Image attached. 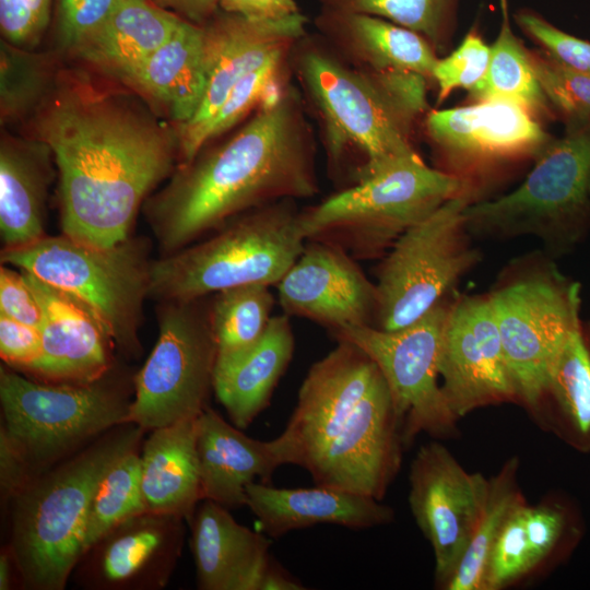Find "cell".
Returning a JSON list of instances; mask_svg holds the SVG:
<instances>
[{
  "mask_svg": "<svg viewBox=\"0 0 590 590\" xmlns=\"http://www.w3.org/2000/svg\"><path fill=\"white\" fill-rule=\"evenodd\" d=\"M517 460L507 462L489 481L484 511L456 571L446 583L448 590H482L486 562L505 520L522 503L516 488Z\"/></svg>",
  "mask_w": 590,
  "mask_h": 590,
  "instance_id": "35",
  "label": "cell"
},
{
  "mask_svg": "<svg viewBox=\"0 0 590 590\" xmlns=\"http://www.w3.org/2000/svg\"><path fill=\"white\" fill-rule=\"evenodd\" d=\"M589 192H590V178H589Z\"/></svg>",
  "mask_w": 590,
  "mask_h": 590,
  "instance_id": "53",
  "label": "cell"
},
{
  "mask_svg": "<svg viewBox=\"0 0 590 590\" xmlns=\"http://www.w3.org/2000/svg\"><path fill=\"white\" fill-rule=\"evenodd\" d=\"M182 13L192 23L202 25L215 13L220 0H158Z\"/></svg>",
  "mask_w": 590,
  "mask_h": 590,
  "instance_id": "50",
  "label": "cell"
},
{
  "mask_svg": "<svg viewBox=\"0 0 590 590\" xmlns=\"http://www.w3.org/2000/svg\"><path fill=\"white\" fill-rule=\"evenodd\" d=\"M536 79L565 125L590 121V75L570 69L544 51H530Z\"/></svg>",
  "mask_w": 590,
  "mask_h": 590,
  "instance_id": "39",
  "label": "cell"
},
{
  "mask_svg": "<svg viewBox=\"0 0 590 590\" xmlns=\"http://www.w3.org/2000/svg\"><path fill=\"white\" fill-rule=\"evenodd\" d=\"M274 305L270 286L248 284L214 294L210 306L217 356L238 353L266 331Z\"/></svg>",
  "mask_w": 590,
  "mask_h": 590,
  "instance_id": "32",
  "label": "cell"
},
{
  "mask_svg": "<svg viewBox=\"0 0 590 590\" xmlns=\"http://www.w3.org/2000/svg\"><path fill=\"white\" fill-rule=\"evenodd\" d=\"M32 472L8 437L0 430V495L7 509L10 500L30 482Z\"/></svg>",
  "mask_w": 590,
  "mask_h": 590,
  "instance_id": "48",
  "label": "cell"
},
{
  "mask_svg": "<svg viewBox=\"0 0 590 590\" xmlns=\"http://www.w3.org/2000/svg\"><path fill=\"white\" fill-rule=\"evenodd\" d=\"M40 330L0 315V355L11 368L22 371L39 356Z\"/></svg>",
  "mask_w": 590,
  "mask_h": 590,
  "instance_id": "47",
  "label": "cell"
},
{
  "mask_svg": "<svg viewBox=\"0 0 590 590\" xmlns=\"http://www.w3.org/2000/svg\"><path fill=\"white\" fill-rule=\"evenodd\" d=\"M294 346L290 318L284 314L272 316L263 334L249 347L216 357L213 391L235 426L246 428L269 405Z\"/></svg>",
  "mask_w": 590,
  "mask_h": 590,
  "instance_id": "25",
  "label": "cell"
},
{
  "mask_svg": "<svg viewBox=\"0 0 590 590\" xmlns=\"http://www.w3.org/2000/svg\"><path fill=\"white\" fill-rule=\"evenodd\" d=\"M315 25L326 44L351 64L408 70L433 81L436 50L414 31L373 15L323 9Z\"/></svg>",
  "mask_w": 590,
  "mask_h": 590,
  "instance_id": "26",
  "label": "cell"
},
{
  "mask_svg": "<svg viewBox=\"0 0 590 590\" xmlns=\"http://www.w3.org/2000/svg\"><path fill=\"white\" fill-rule=\"evenodd\" d=\"M500 27L489 46V62L483 79L469 91L473 103L505 99L517 103L536 118L552 116L554 109L534 73L530 50L512 33L508 0H498Z\"/></svg>",
  "mask_w": 590,
  "mask_h": 590,
  "instance_id": "31",
  "label": "cell"
},
{
  "mask_svg": "<svg viewBox=\"0 0 590 590\" xmlns=\"http://www.w3.org/2000/svg\"><path fill=\"white\" fill-rule=\"evenodd\" d=\"M51 0H0V27L4 39L25 48L45 31Z\"/></svg>",
  "mask_w": 590,
  "mask_h": 590,
  "instance_id": "44",
  "label": "cell"
},
{
  "mask_svg": "<svg viewBox=\"0 0 590 590\" xmlns=\"http://www.w3.org/2000/svg\"><path fill=\"white\" fill-rule=\"evenodd\" d=\"M276 286L278 300L287 316L307 318L331 332L375 324L376 284L338 246L307 240Z\"/></svg>",
  "mask_w": 590,
  "mask_h": 590,
  "instance_id": "20",
  "label": "cell"
},
{
  "mask_svg": "<svg viewBox=\"0 0 590 590\" xmlns=\"http://www.w3.org/2000/svg\"><path fill=\"white\" fill-rule=\"evenodd\" d=\"M19 579L17 569L8 545L0 552V590L13 588L14 580Z\"/></svg>",
  "mask_w": 590,
  "mask_h": 590,
  "instance_id": "52",
  "label": "cell"
},
{
  "mask_svg": "<svg viewBox=\"0 0 590 590\" xmlns=\"http://www.w3.org/2000/svg\"><path fill=\"white\" fill-rule=\"evenodd\" d=\"M219 7L256 20H280L299 13L295 0H220Z\"/></svg>",
  "mask_w": 590,
  "mask_h": 590,
  "instance_id": "49",
  "label": "cell"
},
{
  "mask_svg": "<svg viewBox=\"0 0 590 590\" xmlns=\"http://www.w3.org/2000/svg\"><path fill=\"white\" fill-rule=\"evenodd\" d=\"M197 418L151 430L141 448L146 510L176 515L187 523L203 500L196 447Z\"/></svg>",
  "mask_w": 590,
  "mask_h": 590,
  "instance_id": "27",
  "label": "cell"
},
{
  "mask_svg": "<svg viewBox=\"0 0 590 590\" xmlns=\"http://www.w3.org/2000/svg\"><path fill=\"white\" fill-rule=\"evenodd\" d=\"M187 521L145 510L120 522L79 558L71 579L86 590H161L180 558Z\"/></svg>",
  "mask_w": 590,
  "mask_h": 590,
  "instance_id": "19",
  "label": "cell"
},
{
  "mask_svg": "<svg viewBox=\"0 0 590 590\" xmlns=\"http://www.w3.org/2000/svg\"><path fill=\"white\" fill-rule=\"evenodd\" d=\"M547 392L554 397L579 448H590V349L577 322L553 365Z\"/></svg>",
  "mask_w": 590,
  "mask_h": 590,
  "instance_id": "33",
  "label": "cell"
},
{
  "mask_svg": "<svg viewBox=\"0 0 590 590\" xmlns=\"http://www.w3.org/2000/svg\"><path fill=\"white\" fill-rule=\"evenodd\" d=\"M21 272L43 309L40 354L21 373L47 382L78 384L110 370L116 364V346L88 308L35 275Z\"/></svg>",
  "mask_w": 590,
  "mask_h": 590,
  "instance_id": "21",
  "label": "cell"
},
{
  "mask_svg": "<svg viewBox=\"0 0 590 590\" xmlns=\"http://www.w3.org/2000/svg\"><path fill=\"white\" fill-rule=\"evenodd\" d=\"M196 447L203 500L229 510L246 506V487L257 479L270 484L281 464L272 440L245 435L209 405L197 418Z\"/></svg>",
  "mask_w": 590,
  "mask_h": 590,
  "instance_id": "24",
  "label": "cell"
},
{
  "mask_svg": "<svg viewBox=\"0 0 590 590\" xmlns=\"http://www.w3.org/2000/svg\"><path fill=\"white\" fill-rule=\"evenodd\" d=\"M48 66L25 48L1 40L0 111L1 122H13L35 108L48 96Z\"/></svg>",
  "mask_w": 590,
  "mask_h": 590,
  "instance_id": "37",
  "label": "cell"
},
{
  "mask_svg": "<svg viewBox=\"0 0 590 590\" xmlns=\"http://www.w3.org/2000/svg\"><path fill=\"white\" fill-rule=\"evenodd\" d=\"M450 303L441 302L413 323L384 330L374 326L332 332L364 351L378 366L392 396L402 440L445 434L457 420L438 385V354Z\"/></svg>",
  "mask_w": 590,
  "mask_h": 590,
  "instance_id": "14",
  "label": "cell"
},
{
  "mask_svg": "<svg viewBox=\"0 0 590 590\" xmlns=\"http://www.w3.org/2000/svg\"><path fill=\"white\" fill-rule=\"evenodd\" d=\"M246 495V506L274 539L316 524L365 529L393 519L392 509L373 497L321 485L276 488L252 482L247 485Z\"/></svg>",
  "mask_w": 590,
  "mask_h": 590,
  "instance_id": "23",
  "label": "cell"
},
{
  "mask_svg": "<svg viewBox=\"0 0 590 590\" xmlns=\"http://www.w3.org/2000/svg\"><path fill=\"white\" fill-rule=\"evenodd\" d=\"M438 375L457 418L518 397L487 296H461L450 303L440 339Z\"/></svg>",
  "mask_w": 590,
  "mask_h": 590,
  "instance_id": "18",
  "label": "cell"
},
{
  "mask_svg": "<svg viewBox=\"0 0 590 590\" xmlns=\"http://www.w3.org/2000/svg\"><path fill=\"white\" fill-rule=\"evenodd\" d=\"M0 315L40 329L42 306L22 272L0 268Z\"/></svg>",
  "mask_w": 590,
  "mask_h": 590,
  "instance_id": "46",
  "label": "cell"
},
{
  "mask_svg": "<svg viewBox=\"0 0 590 590\" xmlns=\"http://www.w3.org/2000/svg\"><path fill=\"white\" fill-rule=\"evenodd\" d=\"M526 505H517L492 545L482 590H497L534 568L524 532Z\"/></svg>",
  "mask_w": 590,
  "mask_h": 590,
  "instance_id": "40",
  "label": "cell"
},
{
  "mask_svg": "<svg viewBox=\"0 0 590 590\" xmlns=\"http://www.w3.org/2000/svg\"><path fill=\"white\" fill-rule=\"evenodd\" d=\"M1 260L82 303L125 357L141 356L139 330L153 261L146 239L130 236L99 248L63 234L46 235L24 247L2 249Z\"/></svg>",
  "mask_w": 590,
  "mask_h": 590,
  "instance_id": "8",
  "label": "cell"
},
{
  "mask_svg": "<svg viewBox=\"0 0 590 590\" xmlns=\"http://www.w3.org/2000/svg\"><path fill=\"white\" fill-rule=\"evenodd\" d=\"M534 161L514 191L465 208L472 237L533 236L555 253L580 239L590 225V121L566 125Z\"/></svg>",
  "mask_w": 590,
  "mask_h": 590,
  "instance_id": "10",
  "label": "cell"
},
{
  "mask_svg": "<svg viewBox=\"0 0 590 590\" xmlns=\"http://www.w3.org/2000/svg\"><path fill=\"white\" fill-rule=\"evenodd\" d=\"M288 68L316 120L328 173L353 186L400 162L421 158L412 135L428 109V80L413 71L351 64L321 37L292 48Z\"/></svg>",
  "mask_w": 590,
  "mask_h": 590,
  "instance_id": "4",
  "label": "cell"
},
{
  "mask_svg": "<svg viewBox=\"0 0 590 590\" xmlns=\"http://www.w3.org/2000/svg\"><path fill=\"white\" fill-rule=\"evenodd\" d=\"M286 68L288 58L268 63L243 78L228 93L203 131L202 149L276 92L287 81L284 79Z\"/></svg>",
  "mask_w": 590,
  "mask_h": 590,
  "instance_id": "38",
  "label": "cell"
},
{
  "mask_svg": "<svg viewBox=\"0 0 590 590\" xmlns=\"http://www.w3.org/2000/svg\"><path fill=\"white\" fill-rule=\"evenodd\" d=\"M515 20L518 26L552 59L590 75V42L559 30L530 10L518 11Z\"/></svg>",
  "mask_w": 590,
  "mask_h": 590,
  "instance_id": "42",
  "label": "cell"
},
{
  "mask_svg": "<svg viewBox=\"0 0 590 590\" xmlns=\"http://www.w3.org/2000/svg\"><path fill=\"white\" fill-rule=\"evenodd\" d=\"M35 130L59 170L62 234L99 248L131 236L145 197L178 153V138L151 117L82 83L50 93Z\"/></svg>",
  "mask_w": 590,
  "mask_h": 590,
  "instance_id": "1",
  "label": "cell"
},
{
  "mask_svg": "<svg viewBox=\"0 0 590 590\" xmlns=\"http://www.w3.org/2000/svg\"><path fill=\"white\" fill-rule=\"evenodd\" d=\"M469 182L422 158L400 162L300 210V228L306 240L338 246L355 260L384 257Z\"/></svg>",
  "mask_w": 590,
  "mask_h": 590,
  "instance_id": "9",
  "label": "cell"
},
{
  "mask_svg": "<svg viewBox=\"0 0 590 590\" xmlns=\"http://www.w3.org/2000/svg\"><path fill=\"white\" fill-rule=\"evenodd\" d=\"M489 55V46L472 30L450 55L438 58L433 70L437 103L441 104L456 88L471 91L485 75Z\"/></svg>",
  "mask_w": 590,
  "mask_h": 590,
  "instance_id": "41",
  "label": "cell"
},
{
  "mask_svg": "<svg viewBox=\"0 0 590 590\" xmlns=\"http://www.w3.org/2000/svg\"><path fill=\"white\" fill-rule=\"evenodd\" d=\"M306 25L300 12L280 20H256L225 11L202 24L206 85L193 117L178 128L180 165L202 150L203 131L232 88L261 67L287 59L307 34Z\"/></svg>",
  "mask_w": 590,
  "mask_h": 590,
  "instance_id": "15",
  "label": "cell"
},
{
  "mask_svg": "<svg viewBox=\"0 0 590 590\" xmlns=\"http://www.w3.org/2000/svg\"><path fill=\"white\" fill-rule=\"evenodd\" d=\"M518 398L536 406L556 357L579 322L580 286L541 258L516 261L487 295Z\"/></svg>",
  "mask_w": 590,
  "mask_h": 590,
  "instance_id": "11",
  "label": "cell"
},
{
  "mask_svg": "<svg viewBox=\"0 0 590 590\" xmlns=\"http://www.w3.org/2000/svg\"><path fill=\"white\" fill-rule=\"evenodd\" d=\"M190 546L201 590H258L271 559L270 540L239 522L229 509L208 499L191 520Z\"/></svg>",
  "mask_w": 590,
  "mask_h": 590,
  "instance_id": "22",
  "label": "cell"
},
{
  "mask_svg": "<svg viewBox=\"0 0 590 590\" xmlns=\"http://www.w3.org/2000/svg\"><path fill=\"white\" fill-rule=\"evenodd\" d=\"M298 86L287 80L234 137L180 165L143 204L161 256L251 209L316 196L317 143Z\"/></svg>",
  "mask_w": 590,
  "mask_h": 590,
  "instance_id": "2",
  "label": "cell"
},
{
  "mask_svg": "<svg viewBox=\"0 0 590 590\" xmlns=\"http://www.w3.org/2000/svg\"><path fill=\"white\" fill-rule=\"evenodd\" d=\"M488 487L481 473L467 472L436 442L423 446L411 464L410 508L434 550L436 579L445 586L477 528Z\"/></svg>",
  "mask_w": 590,
  "mask_h": 590,
  "instance_id": "16",
  "label": "cell"
},
{
  "mask_svg": "<svg viewBox=\"0 0 590 590\" xmlns=\"http://www.w3.org/2000/svg\"><path fill=\"white\" fill-rule=\"evenodd\" d=\"M50 150L43 142L2 138L0 148V232L3 249L30 245L45 234V205L51 179Z\"/></svg>",
  "mask_w": 590,
  "mask_h": 590,
  "instance_id": "28",
  "label": "cell"
},
{
  "mask_svg": "<svg viewBox=\"0 0 590 590\" xmlns=\"http://www.w3.org/2000/svg\"><path fill=\"white\" fill-rule=\"evenodd\" d=\"M338 342L309 368L272 445L281 465L304 468L316 485L380 500L400 465L401 423L375 362Z\"/></svg>",
  "mask_w": 590,
  "mask_h": 590,
  "instance_id": "3",
  "label": "cell"
},
{
  "mask_svg": "<svg viewBox=\"0 0 590 590\" xmlns=\"http://www.w3.org/2000/svg\"><path fill=\"white\" fill-rule=\"evenodd\" d=\"M323 10L367 14L424 36L435 48L445 47L458 0H318Z\"/></svg>",
  "mask_w": 590,
  "mask_h": 590,
  "instance_id": "36",
  "label": "cell"
},
{
  "mask_svg": "<svg viewBox=\"0 0 590 590\" xmlns=\"http://www.w3.org/2000/svg\"><path fill=\"white\" fill-rule=\"evenodd\" d=\"M425 129L448 173L470 181L486 168L535 160L553 140L539 118L505 99L428 110Z\"/></svg>",
  "mask_w": 590,
  "mask_h": 590,
  "instance_id": "17",
  "label": "cell"
},
{
  "mask_svg": "<svg viewBox=\"0 0 590 590\" xmlns=\"http://www.w3.org/2000/svg\"><path fill=\"white\" fill-rule=\"evenodd\" d=\"M133 376L117 363L99 378L78 384L32 379L0 368L1 428L33 477L127 423Z\"/></svg>",
  "mask_w": 590,
  "mask_h": 590,
  "instance_id": "7",
  "label": "cell"
},
{
  "mask_svg": "<svg viewBox=\"0 0 590 590\" xmlns=\"http://www.w3.org/2000/svg\"><path fill=\"white\" fill-rule=\"evenodd\" d=\"M119 0H60L62 45L78 51L107 21Z\"/></svg>",
  "mask_w": 590,
  "mask_h": 590,
  "instance_id": "43",
  "label": "cell"
},
{
  "mask_svg": "<svg viewBox=\"0 0 590 590\" xmlns=\"http://www.w3.org/2000/svg\"><path fill=\"white\" fill-rule=\"evenodd\" d=\"M523 524L531 558L536 566L558 545L569 527V518L558 506H526Z\"/></svg>",
  "mask_w": 590,
  "mask_h": 590,
  "instance_id": "45",
  "label": "cell"
},
{
  "mask_svg": "<svg viewBox=\"0 0 590 590\" xmlns=\"http://www.w3.org/2000/svg\"><path fill=\"white\" fill-rule=\"evenodd\" d=\"M206 297L158 302L157 341L133 376L127 423L153 430L197 418L208 406L217 347Z\"/></svg>",
  "mask_w": 590,
  "mask_h": 590,
  "instance_id": "13",
  "label": "cell"
},
{
  "mask_svg": "<svg viewBox=\"0 0 590 590\" xmlns=\"http://www.w3.org/2000/svg\"><path fill=\"white\" fill-rule=\"evenodd\" d=\"M299 211L294 199L251 209L204 240L153 260L150 297L191 300L241 285H276L307 241Z\"/></svg>",
  "mask_w": 590,
  "mask_h": 590,
  "instance_id": "6",
  "label": "cell"
},
{
  "mask_svg": "<svg viewBox=\"0 0 590 590\" xmlns=\"http://www.w3.org/2000/svg\"><path fill=\"white\" fill-rule=\"evenodd\" d=\"M145 510L139 446L120 456L99 480L88 509L83 553L110 529Z\"/></svg>",
  "mask_w": 590,
  "mask_h": 590,
  "instance_id": "34",
  "label": "cell"
},
{
  "mask_svg": "<svg viewBox=\"0 0 590 590\" xmlns=\"http://www.w3.org/2000/svg\"><path fill=\"white\" fill-rule=\"evenodd\" d=\"M305 587L284 568L270 559L258 586V590H304Z\"/></svg>",
  "mask_w": 590,
  "mask_h": 590,
  "instance_id": "51",
  "label": "cell"
},
{
  "mask_svg": "<svg viewBox=\"0 0 590 590\" xmlns=\"http://www.w3.org/2000/svg\"><path fill=\"white\" fill-rule=\"evenodd\" d=\"M121 79L160 102L178 127L185 125L206 85L202 25L181 20L166 43Z\"/></svg>",
  "mask_w": 590,
  "mask_h": 590,
  "instance_id": "29",
  "label": "cell"
},
{
  "mask_svg": "<svg viewBox=\"0 0 590 590\" xmlns=\"http://www.w3.org/2000/svg\"><path fill=\"white\" fill-rule=\"evenodd\" d=\"M180 21L149 0H119L104 25L76 54L123 78L166 43Z\"/></svg>",
  "mask_w": 590,
  "mask_h": 590,
  "instance_id": "30",
  "label": "cell"
},
{
  "mask_svg": "<svg viewBox=\"0 0 590 590\" xmlns=\"http://www.w3.org/2000/svg\"><path fill=\"white\" fill-rule=\"evenodd\" d=\"M469 182L457 196L403 233L379 266L374 327L396 330L441 302L480 260L464 211L474 201Z\"/></svg>",
  "mask_w": 590,
  "mask_h": 590,
  "instance_id": "12",
  "label": "cell"
},
{
  "mask_svg": "<svg viewBox=\"0 0 590 590\" xmlns=\"http://www.w3.org/2000/svg\"><path fill=\"white\" fill-rule=\"evenodd\" d=\"M133 423L107 430L87 446L35 475L10 500L7 512L19 583L27 590H62L83 553L95 488L108 468L141 446Z\"/></svg>",
  "mask_w": 590,
  "mask_h": 590,
  "instance_id": "5",
  "label": "cell"
}]
</instances>
